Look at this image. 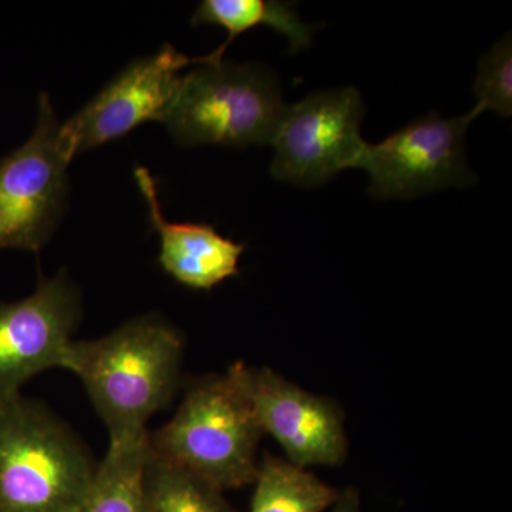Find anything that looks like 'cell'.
<instances>
[{
	"label": "cell",
	"instance_id": "1",
	"mask_svg": "<svg viewBox=\"0 0 512 512\" xmlns=\"http://www.w3.org/2000/svg\"><path fill=\"white\" fill-rule=\"evenodd\" d=\"M184 336L157 313L97 339L73 340L64 370L79 377L110 441L138 439L181 384Z\"/></svg>",
	"mask_w": 512,
	"mask_h": 512
},
{
	"label": "cell",
	"instance_id": "2",
	"mask_svg": "<svg viewBox=\"0 0 512 512\" xmlns=\"http://www.w3.org/2000/svg\"><path fill=\"white\" fill-rule=\"evenodd\" d=\"M247 365L191 380L183 402L160 429L148 431L157 457L225 491L254 484L265 436L249 396Z\"/></svg>",
	"mask_w": 512,
	"mask_h": 512
},
{
	"label": "cell",
	"instance_id": "3",
	"mask_svg": "<svg viewBox=\"0 0 512 512\" xmlns=\"http://www.w3.org/2000/svg\"><path fill=\"white\" fill-rule=\"evenodd\" d=\"M99 463L46 404L0 403V512H76Z\"/></svg>",
	"mask_w": 512,
	"mask_h": 512
},
{
	"label": "cell",
	"instance_id": "4",
	"mask_svg": "<svg viewBox=\"0 0 512 512\" xmlns=\"http://www.w3.org/2000/svg\"><path fill=\"white\" fill-rule=\"evenodd\" d=\"M285 110L275 74L221 60L180 77L161 123L181 146L245 148L271 144Z\"/></svg>",
	"mask_w": 512,
	"mask_h": 512
},
{
	"label": "cell",
	"instance_id": "5",
	"mask_svg": "<svg viewBox=\"0 0 512 512\" xmlns=\"http://www.w3.org/2000/svg\"><path fill=\"white\" fill-rule=\"evenodd\" d=\"M70 163L50 97L40 94L35 131L0 161V249L45 247L66 205Z\"/></svg>",
	"mask_w": 512,
	"mask_h": 512
},
{
	"label": "cell",
	"instance_id": "6",
	"mask_svg": "<svg viewBox=\"0 0 512 512\" xmlns=\"http://www.w3.org/2000/svg\"><path fill=\"white\" fill-rule=\"evenodd\" d=\"M365 103L355 87L313 93L286 106L271 146V175L278 181L318 187L356 168L367 146L360 134Z\"/></svg>",
	"mask_w": 512,
	"mask_h": 512
},
{
	"label": "cell",
	"instance_id": "7",
	"mask_svg": "<svg viewBox=\"0 0 512 512\" xmlns=\"http://www.w3.org/2000/svg\"><path fill=\"white\" fill-rule=\"evenodd\" d=\"M484 111L476 104L453 119L431 111L380 143H367L356 168L369 174L370 195L382 200L414 198L473 183L464 140L471 123Z\"/></svg>",
	"mask_w": 512,
	"mask_h": 512
},
{
	"label": "cell",
	"instance_id": "8",
	"mask_svg": "<svg viewBox=\"0 0 512 512\" xmlns=\"http://www.w3.org/2000/svg\"><path fill=\"white\" fill-rule=\"evenodd\" d=\"M82 320V296L66 269L40 276L28 298L0 302V403L49 369H63Z\"/></svg>",
	"mask_w": 512,
	"mask_h": 512
},
{
	"label": "cell",
	"instance_id": "9",
	"mask_svg": "<svg viewBox=\"0 0 512 512\" xmlns=\"http://www.w3.org/2000/svg\"><path fill=\"white\" fill-rule=\"evenodd\" d=\"M188 64H205V57H191L167 45L153 56L127 66L82 110L60 124V144L73 160L126 136L147 121H163Z\"/></svg>",
	"mask_w": 512,
	"mask_h": 512
},
{
	"label": "cell",
	"instance_id": "10",
	"mask_svg": "<svg viewBox=\"0 0 512 512\" xmlns=\"http://www.w3.org/2000/svg\"><path fill=\"white\" fill-rule=\"evenodd\" d=\"M249 396L265 436L293 466L339 467L349 456L346 414L338 400L303 389L268 366L245 370Z\"/></svg>",
	"mask_w": 512,
	"mask_h": 512
},
{
	"label": "cell",
	"instance_id": "11",
	"mask_svg": "<svg viewBox=\"0 0 512 512\" xmlns=\"http://www.w3.org/2000/svg\"><path fill=\"white\" fill-rule=\"evenodd\" d=\"M134 178L147 202L150 224L160 237L158 262L174 281L195 291H211L239 274L245 244L222 237L212 225L165 220L153 175L137 167Z\"/></svg>",
	"mask_w": 512,
	"mask_h": 512
},
{
	"label": "cell",
	"instance_id": "12",
	"mask_svg": "<svg viewBox=\"0 0 512 512\" xmlns=\"http://www.w3.org/2000/svg\"><path fill=\"white\" fill-rule=\"evenodd\" d=\"M192 26L217 25L228 32L227 40L210 55L207 64L224 60L225 50L242 33L265 26L288 39L291 53L312 45L315 28L306 25L296 12L295 3L279 0H204L191 18Z\"/></svg>",
	"mask_w": 512,
	"mask_h": 512
},
{
	"label": "cell",
	"instance_id": "13",
	"mask_svg": "<svg viewBox=\"0 0 512 512\" xmlns=\"http://www.w3.org/2000/svg\"><path fill=\"white\" fill-rule=\"evenodd\" d=\"M147 454L148 433L138 439L110 441L76 512H147L143 493Z\"/></svg>",
	"mask_w": 512,
	"mask_h": 512
},
{
	"label": "cell",
	"instance_id": "14",
	"mask_svg": "<svg viewBox=\"0 0 512 512\" xmlns=\"http://www.w3.org/2000/svg\"><path fill=\"white\" fill-rule=\"evenodd\" d=\"M249 512H325L340 490L285 457L265 453L259 460Z\"/></svg>",
	"mask_w": 512,
	"mask_h": 512
},
{
	"label": "cell",
	"instance_id": "15",
	"mask_svg": "<svg viewBox=\"0 0 512 512\" xmlns=\"http://www.w3.org/2000/svg\"><path fill=\"white\" fill-rule=\"evenodd\" d=\"M143 493L147 512H239L221 490L157 457L150 446L144 464Z\"/></svg>",
	"mask_w": 512,
	"mask_h": 512
},
{
	"label": "cell",
	"instance_id": "16",
	"mask_svg": "<svg viewBox=\"0 0 512 512\" xmlns=\"http://www.w3.org/2000/svg\"><path fill=\"white\" fill-rule=\"evenodd\" d=\"M473 92L477 104L501 117L512 114V42L508 33L483 57L478 64Z\"/></svg>",
	"mask_w": 512,
	"mask_h": 512
},
{
	"label": "cell",
	"instance_id": "17",
	"mask_svg": "<svg viewBox=\"0 0 512 512\" xmlns=\"http://www.w3.org/2000/svg\"><path fill=\"white\" fill-rule=\"evenodd\" d=\"M325 512H365L360 491L355 487L340 490L338 500Z\"/></svg>",
	"mask_w": 512,
	"mask_h": 512
}]
</instances>
